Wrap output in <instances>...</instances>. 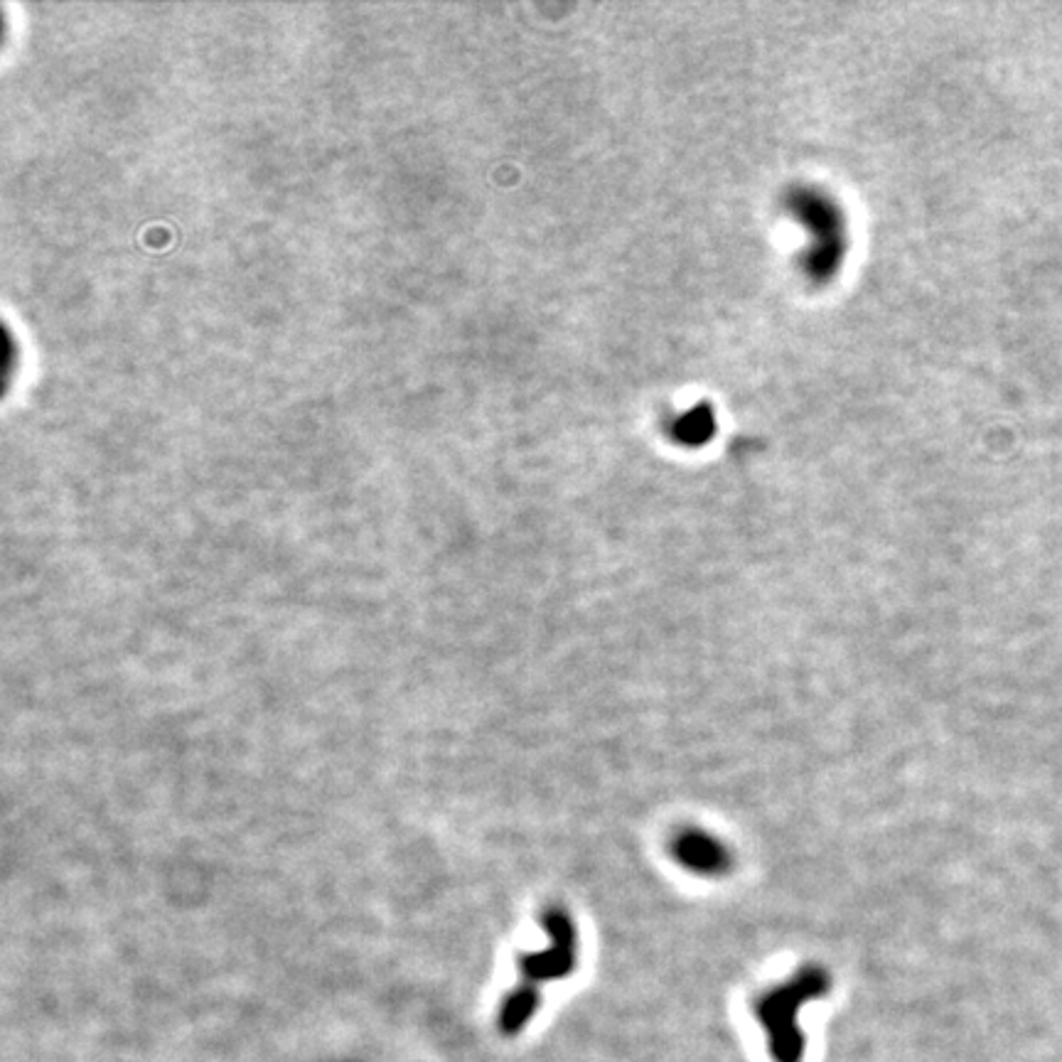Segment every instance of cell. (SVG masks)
Listing matches in <instances>:
<instances>
[{"instance_id":"6da1fadb","label":"cell","mask_w":1062,"mask_h":1062,"mask_svg":"<svg viewBox=\"0 0 1062 1062\" xmlns=\"http://www.w3.org/2000/svg\"><path fill=\"white\" fill-rule=\"evenodd\" d=\"M824 991H829V977H824L819 969H804L797 979L757 1001V1019L770 1035V1053L775 1062L802 1060L804 1038L797 1028V1011L804 1001L822 997Z\"/></svg>"},{"instance_id":"7a4b0ae2","label":"cell","mask_w":1062,"mask_h":1062,"mask_svg":"<svg viewBox=\"0 0 1062 1062\" xmlns=\"http://www.w3.org/2000/svg\"><path fill=\"white\" fill-rule=\"evenodd\" d=\"M681 852L687 854V860H691V864L694 866H715L719 864V848H711V844L707 846V842H697V838H689L687 836V842L681 844Z\"/></svg>"}]
</instances>
